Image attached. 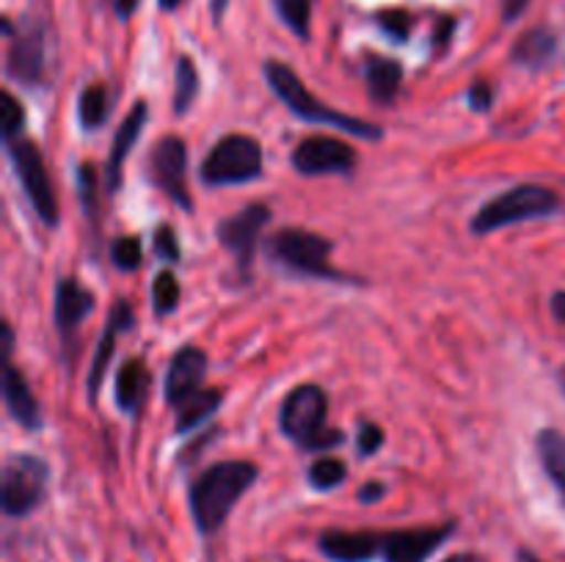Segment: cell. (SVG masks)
Wrapping results in <instances>:
<instances>
[{
  "instance_id": "cell-1",
  "label": "cell",
  "mask_w": 565,
  "mask_h": 562,
  "mask_svg": "<svg viewBox=\"0 0 565 562\" xmlns=\"http://www.w3.org/2000/svg\"><path fill=\"white\" fill-rule=\"evenodd\" d=\"M6 77L25 88H44L58 69V33L47 9H33L20 22L3 17Z\"/></svg>"
},
{
  "instance_id": "cell-2",
  "label": "cell",
  "mask_w": 565,
  "mask_h": 562,
  "mask_svg": "<svg viewBox=\"0 0 565 562\" xmlns=\"http://www.w3.org/2000/svg\"><path fill=\"white\" fill-rule=\"evenodd\" d=\"M259 466L252 461H221L204 468L188 490L191 518L202 538H213L230 521L237 501L257 483Z\"/></svg>"
},
{
  "instance_id": "cell-3",
  "label": "cell",
  "mask_w": 565,
  "mask_h": 562,
  "mask_svg": "<svg viewBox=\"0 0 565 562\" xmlns=\"http://www.w3.org/2000/svg\"><path fill=\"white\" fill-rule=\"evenodd\" d=\"M263 75H265V83L270 86V91L281 99V105H285L292 116L307 121V125L334 127V130L348 132V136L362 138V141H381V138H384V130H381V125H375V121L342 114V110L329 108L323 99L315 97V94L303 86L298 72L292 69L290 64H285V61H276V58L265 61Z\"/></svg>"
},
{
  "instance_id": "cell-4",
  "label": "cell",
  "mask_w": 565,
  "mask_h": 562,
  "mask_svg": "<svg viewBox=\"0 0 565 562\" xmlns=\"http://www.w3.org/2000/svg\"><path fill=\"white\" fill-rule=\"evenodd\" d=\"M329 395L318 383H301L285 397L279 408V428L298 450L331 452L345 444L340 428H329Z\"/></svg>"
},
{
  "instance_id": "cell-5",
  "label": "cell",
  "mask_w": 565,
  "mask_h": 562,
  "mask_svg": "<svg viewBox=\"0 0 565 562\" xmlns=\"http://www.w3.org/2000/svg\"><path fill=\"white\" fill-rule=\"evenodd\" d=\"M561 209H563V198L557 196L552 187L527 182V185L508 187V191H502L500 196L489 198V202L475 213L469 229H472V235L486 237L505 229V226L524 224V220L550 218V215L561 213Z\"/></svg>"
},
{
  "instance_id": "cell-6",
  "label": "cell",
  "mask_w": 565,
  "mask_h": 562,
  "mask_svg": "<svg viewBox=\"0 0 565 562\" xmlns=\"http://www.w3.org/2000/svg\"><path fill=\"white\" fill-rule=\"evenodd\" d=\"M331 251H334L331 240H326L318 231L298 229V226L279 229L268 240L270 259L285 270H290V273L307 275V279L337 281V284H362L359 279H351V275L331 264Z\"/></svg>"
},
{
  "instance_id": "cell-7",
  "label": "cell",
  "mask_w": 565,
  "mask_h": 562,
  "mask_svg": "<svg viewBox=\"0 0 565 562\" xmlns=\"http://www.w3.org/2000/svg\"><path fill=\"white\" fill-rule=\"evenodd\" d=\"M199 176L207 187H232L257 182L263 176V147H259L257 138L230 132L210 149L207 158L199 165Z\"/></svg>"
},
{
  "instance_id": "cell-8",
  "label": "cell",
  "mask_w": 565,
  "mask_h": 562,
  "mask_svg": "<svg viewBox=\"0 0 565 562\" xmlns=\"http://www.w3.org/2000/svg\"><path fill=\"white\" fill-rule=\"evenodd\" d=\"M50 466L47 461L28 452H14L6 457L0 477V505L9 518H28L42 507L47 496Z\"/></svg>"
},
{
  "instance_id": "cell-9",
  "label": "cell",
  "mask_w": 565,
  "mask_h": 562,
  "mask_svg": "<svg viewBox=\"0 0 565 562\" xmlns=\"http://www.w3.org/2000/svg\"><path fill=\"white\" fill-rule=\"evenodd\" d=\"M3 147L11 165H14V174L17 180H20L22 193H25V198L31 202L36 218L42 220L44 226H58V198H55V187L53 180H50L47 163H44L36 143H33L31 138L20 136L11 138V141H3Z\"/></svg>"
},
{
  "instance_id": "cell-10",
  "label": "cell",
  "mask_w": 565,
  "mask_h": 562,
  "mask_svg": "<svg viewBox=\"0 0 565 562\" xmlns=\"http://www.w3.org/2000/svg\"><path fill=\"white\" fill-rule=\"evenodd\" d=\"M270 220V207L263 202L246 204L243 209H237L235 215L221 220L215 226V235H218V242L226 248V251L235 257L237 270H241L243 281L252 279L254 257H257L259 237H263V229Z\"/></svg>"
},
{
  "instance_id": "cell-11",
  "label": "cell",
  "mask_w": 565,
  "mask_h": 562,
  "mask_svg": "<svg viewBox=\"0 0 565 562\" xmlns=\"http://www.w3.org/2000/svg\"><path fill=\"white\" fill-rule=\"evenodd\" d=\"M458 532V521L436 523V527L390 529L379 534L381 562H428Z\"/></svg>"
},
{
  "instance_id": "cell-12",
  "label": "cell",
  "mask_w": 565,
  "mask_h": 562,
  "mask_svg": "<svg viewBox=\"0 0 565 562\" xmlns=\"http://www.w3.org/2000/svg\"><path fill=\"white\" fill-rule=\"evenodd\" d=\"M152 182L171 204L193 213V196L188 187V147L180 136H163L149 154Z\"/></svg>"
},
{
  "instance_id": "cell-13",
  "label": "cell",
  "mask_w": 565,
  "mask_h": 562,
  "mask_svg": "<svg viewBox=\"0 0 565 562\" xmlns=\"http://www.w3.org/2000/svg\"><path fill=\"white\" fill-rule=\"evenodd\" d=\"M290 163L301 176H348L359 165V154L337 136H309L292 149Z\"/></svg>"
},
{
  "instance_id": "cell-14",
  "label": "cell",
  "mask_w": 565,
  "mask_h": 562,
  "mask_svg": "<svg viewBox=\"0 0 565 562\" xmlns=\"http://www.w3.org/2000/svg\"><path fill=\"white\" fill-rule=\"evenodd\" d=\"M207 378V353L196 345H185L171 356L163 380V397L171 408L196 395Z\"/></svg>"
},
{
  "instance_id": "cell-15",
  "label": "cell",
  "mask_w": 565,
  "mask_h": 562,
  "mask_svg": "<svg viewBox=\"0 0 565 562\" xmlns=\"http://www.w3.org/2000/svg\"><path fill=\"white\" fill-rule=\"evenodd\" d=\"M132 325H136V314H132L130 303L116 301V306L110 309L108 314V323H105L103 336H99L97 342V350H94L92 369H88L86 386H88V400L92 402H97L99 389H103V380L110 369V358H114L116 353V339H119V334L130 331Z\"/></svg>"
},
{
  "instance_id": "cell-16",
  "label": "cell",
  "mask_w": 565,
  "mask_h": 562,
  "mask_svg": "<svg viewBox=\"0 0 565 562\" xmlns=\"http://www.w3.org/2000/svg\"><path fill=\"white\" fill-rule=\"evenodd\" d=\"M379 529H326L318 549L329 562H373L379 560Z\"/></svg>"
},
{
  "instance_id": "cell-17",
  "label": "cell",
  "mask_w": 565,
  "mask_h": 562,
  "mask_svg": "<svg viewBox=\"0 0 565 562\" xmlns=\"http://www.w3.org/2000/svg\"><path fill=\"white\" fill-rule=\"evenodd\" d=\"M94 312V295L77 279H61L55 287V328L64 347L75 345V334L83 320Z\"/></svg>"
},
{
  "instance_id": "cell-18",
  "label": "cell",
  "mask_w": 565,
  "mask_h": 562,
  "mask_svg": "<svg viewBox=\"0 0 565 562\" xmlns=\"http://www.w3.org/2000/svg\"><path fill=\"white\" fill-rule=\"evenodd\" d=\"M3 402L6 411L11 413V419H14L20 428L42 430V406H39L36 395L31 391L25 372H22L11 358H3Z\"/></svg>"
},
{
  "instance_id": "cell-19",
  "label": "cell",
  "mask_w": 565,
  "mask_h": 562,
  "mask_svg": "<svg viewBox=\"0 0 565 562\" xmlns=\"http://www.w3.org/2000/svg\"><path fill=\"white\" fill-rule=\"evenodd\" d=\"M147 119H149V108H147V102L141 99V102L132 105V110L125 116V121L119 125V130H116L114 143H110V152H108V163H105V191H108L110 196H114V193L121 187L125 160H127V154L132 152V147L138 143V138H141L143 127H147Z\"/></svg>"
},
{
  "instance_id": "cell-20",
  "label": "cell",
  "mask_w": 565,
  "mask_h": 562,
  "mask_svg": "<svg viewBox=\"0 0 565 562\" xmlns=\"http://www.w3.org/2000/svg\"><path fill=\"white\" fill-rule=\"evenodd\" d=\"M152 378H149V369L143 358H127L125 364L116 372V383H114V397L116 406L121 408L125 413L136 417L141 411L143 400H147V391Z\"/></svg>"
},
{
  "instance_id": "cell-21",
  "label": "cell",
  "mask_w": 565,
  "mask_h": 562,
  "mask_svg": "<svg viewBox=\"0 0 565 562\" xmlns=\"http://www.w3.org/2000/svg\"><path fill=\"white\" fill-rule=\"evenodd\" d=\"M364 83H367L370 99L390 108L397 99L403 86V64L386 55H370L364 64Z\"/></svg>"
},
{
  "instance_id": "cell-22",
  "label": "cell",
  "mask_w": 565,
  "mask_h": 562,
  "mask_svg": "<svg viewBox=\"0 0 565 562\" xmlns=\"http://www.w3.org/2000/svg\"><path fill=\"white\" fill-rule=\"evenodd\" d=\"M555 53H557L555 31L539 25V28H530L527 33H522V36L516 39V44H513L511 50V61L516 66H524V69L539 72L552 64Z\"/></svg>"
},
{
  "instance_id": "cell-23",
  "label": "cell",
  "mask_w": 565,
  "mask_h": 562,
  "mask_svg": "<svg viewBox=\"0 0 565 562\" xmlns=\"http://www.w3.org/2000/svg\"><path fill=\"white\" fill-rule=\"evenodd\" d=\"M224 402V391L221 389H199L196 395L188 397L185 402L174 408L177 419H174V430L177 435H188L193 430L202 428L210 417L221 408Z\"/></svg>"
},
{
  "instance_id": "cell-24",
  "label": "cell",
  "mask_w": 565,
  "mask_h": 562,
  "mask_svg": "<svg viewBox=\"0 0 565 562\" xmlns=\"http://www.w3.org/2000/svg\"><path fill=\"white\" fill-rule=\"evenodd\" d=\"M535 450H539V461L544 466V474L555 490L561 494L565 505V433L555 428H544L535 435Z\"/></svg>"
},
{
  "instance_id": "cell-25",
  "label": "cell",
  "mask_w": 565,
  "mask_h": 562,
  "mask_svg": "<svg viewBox=\"0 0 565 562\" xmlns=\"http://www.w3.org/2000/svg\"><path fill=\"white\" fill-rule=\"evenodd\" d=\"M199 88H202V80H199V69L193 64L191 55H180L174 66V114L185 116L191 110V105L196 102Z\"/></svg>"
},
{
  "instance_id": "cell-26",
  "label": "cell",
  "mask_w": 565,
  "mask_h": 562,
  "mask_svg": "<svg viewBox=\"0 0 565 562\" xmlns=\"http://www.w3.org/2000/svg\"><path fill=\"white\" fill-rule=\"evenodd\" d=\"M77 119L86 132L99 130L108 121V91H105V86L94 83V86L83 88L81 99H77Z\"/></svg>"
},
{
  "instance_id": "cell-27",
  "label": "cell",
  "mask_w": 565,
  "mask_h": 562,
  "mask_svg": "<svg viewBox=\"0 0 565 562\" xmlns=\"http://www.w3.org/2000/svg\"><path fill=\"white\" fill-rule=\"evenodd\" d=\"M274 9L276 14H279V20L285 22L298 39L307 42L309 33H312L315 0H274Z\"/></svg>"
},
{
  "instance_id": "cell-28",
  "label": "cell",
  "mask_w": 565,
  "mask_h": 562,
  "mask_svg": "<svg viewBox=\"0 0 565 562\" xmlns=\"http://www.w3.org/2000/svg\"><path fill=\"white\" fill-rule=\"evenodd\" d=\"M182 298L180 279H177L171 270H160L152 281V309L158 317H169L171 312H177Z\"/></svg>"
},
{
  "instance_id": "cell-29",
  "label": "cell",
  "mask_w": 565,
  "mask_h": 562,
  "mask_svg": "<svg viewBox=\"0 0 565 562\" xmlns=\"http://www.w3.org/2000/svg\"><path fill=\"white\" fill-rule=\"evenodd\" d=\"M307 479L315 490H334L348 479V466L340 457H318L309 463Z\"/></svg>"
},
{
  "instance_id": "cell-30",
  "label": "cell",
  "mask_w": 565,
  "mask_h": 562,
  "mask_svg": "<svg viewBox=\"0 0 565 562\" xmlns=\"http://www.w3.org/2000/svg\"><path fill=\"white\" fill-rule=\"evenodd\" d=\"M143 246L136 235H121L110 242V264L121 273H132L141 268Z\"/></svg>"
},
{
  "instance_id": "cell-31",
  "label": "cell",
  "mask_w": 565,
  "mask_h": 562,
  "mask_svg": "<svg viewBox=\"0 0 565 562\" xmlns=\"http://www.w3.org/2000/svg\"><path fill=\"white\" fill-rule=\"evenodd\" d=\"M97 169L92 163L77 165V191H81L83 209H86V218L97 226L99 218V204H97Z\"/></svg>"
},
{
  "instance_id": "cell-32",
  "label": "cell",
  "mask_w": 565,
  "mask_h": 562,
  "mask_svg": "<svg viewBox=\"0 0 565 562\" xmlns=\"http://www.w3.org/2000/svg\"><path fill=\"white\" fill-rule=\"evenodd\" d=\"M3 114H0V136L3 141L25 136V110H22L20 99L11 91H3Z\"/></svg>"
},
{
  "instance_id": "cell-33",
  "label": "cell",
  "mask_w": 565,
  "mask_h": 562,
  "mask_svg": "<svg viewBox=\"0 0 565 562\" xmlns=\"http://www.w3.org/2000/svg\"><path fill=\"white\" fill-rule=\"evenodd\" d=\"M381 31L392 39V42H406L412 33V14L406 9H384L375 14Z\"/></svg>"
},
{
  "instance_id": "cell-34",
  "label": "cell",
  "mask_w": 565,
  "mask_h": 562,
  "mask_svg": "<svg viewBox=\"0 0 565 562\" xmlns=\"http://www.w3.org/2000/svg\"><path fill=\"white\" fill-rule=\"evenodd\" d=\"M152 248H154V257L163 259V262L177 264L182 259V248H180V237L177 231L171 229L169 224H160L152 235Z\"/></svg>"
},
{
  "instance_id": "cell-35",
  "label": "cell",
  "mask_w": 565,
  "mask_h": 562,
  "mask_svg": "<svg viewBox=\"0 0 565 562\" xmlns=\"http://www.w3.org/2000/svg\"><path fill=\"white\" fill-rule=\"evenodd\" d=\"M384 446V428L375 422H359L356 428V452L362 457H373Z\"/></svg>"
},
{
  "instance_id": "cell-36",
  "label": "cell",
  "mask_w": 565,
  "mask_h": 562,
  "mask_svg": "<svg viewBox=\"0 0 565 562\" xmlns=\"http://www.w3.org/2000/svg\"><path fill=\"white\" fill-rule=\"evenodd\" d=\"M467 102L475 114H489L491 105H494V88H491V83L475 80L467 88Z\"/></svg>"
},
{
  "instance_id": "cell-37",
  "label": "cell",
  "mask_w": 565,
  "mask_h": 562,
  "mask_svg": "<svg viewBox=\"0 0 565 562\" xmlns=\"http://www.w3.org/2000/svg\"><path fill=\"white\" fill-rule=\"evenodd\" d=\"M356 496L362 505H375V501H381L386 496V485L379 483V479H367V483L359 488Z\"/></svg>"
},
{
  "instance_id": "cell-38",
  "label": "cell",
  "mask_w": 565,
  "mask_h": 562,
  "mask_svg": "<svg viewBox=\"0 0 565 562\" xmlns=\"http://www.w3.org/2000/svg\"><path fill=\"white\" fill-rule=\"evenodd\" d=\"M527 6H530V0H505V3H502V20L516 22L519 17L527 11Z\"/></svg>"
},
{
  "instance_id": "cell-39",
  "label": "cell",
  "mask_w": 565,
  "mask_h": 562,
  "mask_svg": "<svg viewBox=\"0 0 565 562\" xmlns=\"http://www.w3.org/2000/svg\"><path fill=\"white\" fill-rule=\"evenodd\" d=\"M110 3V9H114V14L119 17V20H130L132 14H136V9H138V3H141V0H108Z\"/></svg>"
},
{
  "instance_id": "cell-40",
  "label": "cell",
  "mask_w": 565,
  "mask_h": 562,
  "mask_svg": "<svg viewBox=\"0 0 565 562\" xmlns=\"http://www.w3.org/2000/svg\"><path fill=\"white\" fill-rule=\"evenodd\" d=\"M550 309H552V317H555L561 325H565V290H557L555 295H552Z\"/></svg>"
},
{
  "instance_id": "cell-41",
  "label": "cell",
  "mask_w": 565,
  "mask_h": 562,
  "mask_svg": "<svg viewBox=\"0 0 565 562\" xmlns=\"http://www.w3.org/2000/svg\"><path fill=\"white\" fill-rule=\"evenodd\" d=\"M452 28H456V20H452V17H445V20L439 22V31H436V36H434L436 47H439V44H447V39H450Z\"/></svg>"
},
{
  "instance_id": "cell-42",
  "label": "cell",
  "mask_w": 565,
  "mask_h": 562,
  "mask_svg": "<svg viewBox=\"0 0 565 562\" xmlns=\"http://www.w3.org/2000/svg\"><path fill=\"white\" fill-rule=\"evenodd\" d=\"M441 562H491L489 556L478 554V551H458V554H450L447 560Z\"/></svg>"
},
{
  "instance_id": "cell-43",
  "label": "cell",
  "mask_w": 565,
  "mask_h": 562,
  "mask_svg": "<svg viewBox=\"0 0 565 562\" xmlns=\"http://www.w3.org/2000/svg\"><path fill=\"white\" fill-rule=\"evenodd\" d=\"M516 556H519V562H544L539 554H535V551H530V549H519Z\"/></svg>"
},
{
  "instance_id": "cell-44",
  "label": "cell",
  "mask_w": 565,
  "mask_h": 562,
  "mask_svg": "<svg viewBox=\"0 0 565 562\" xmlns=\"http://www.w3.org/2000/svg\"><path fill=\"white\" fill-rule=\"evenodd\" d=\"M158 6L163 11H177L182 6V0H158Z\"/></svg>"
},
{
  "instance_id": "cell-45",
  "label": "cell",
  "mask_w": 565,
  "mask_h": 562,
  "mask_svg": "<svg viewBox=\"0 0 565 562\" xmlns=\"http://www.w3.org/2000/svg\"><path fill=\"white\" fill-rule=\"evenodd\" d=\"M561 386H563V391H565V369L561 372Z\"/></svg>"
}]
</instances>
